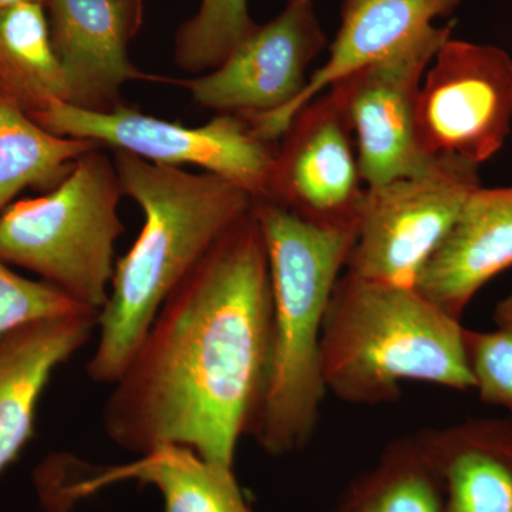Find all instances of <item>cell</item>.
Segmentation results:
<instances>
[{"instance_id":"6da1fadb","label":"cell","mask_w":512,"mask_h":512,"mask_svg":"<svg viewBox=\"0 0 512 512\" xmlns=\"http://www.w3.org/2000/svg\"><path fill=\"white\" fill-rule=\"evenodd\" d=\"M272 315L268 254L251 210L165 299L113 383L103 412L110 440L140 456L183 446L234 467L264 402Z\"/></svg>"},{"instance_id":"7a4b0ae2","label":"cell","mask_w":512,"mask_h":512,"mask_svg":"<svg viewBox=\"0 0 512 512\" xmlns=\"http://www.w3.org/2000/svg\"><path fill=\"white\" fill-rule=\"evenodd\" d=\"M123 194L140 205L144 224L114 269L109 301L99 313V342L87 363L94 382L114 383L171 292L184 281L254 198L210 173L148 163L114 151Z\"/></svg>"},{"instance_id":"3957f363","label":"cell","mask_w":512,"mask_h":512,"mask_svg":"<svg viewBox=\"0 0 512 512\" xmlns=\"http://www.w3.org/2000/svg\"><path fill=\"white\" fill-rule=\"evenodd\" d=\"M252 211L264 237L274 299L268 382L252 436L266 453L285 456L305 447L318 426L328 393L323 323L356 228L318 227L271 200H254Z\"/></svg>"},{"instance_id":"277c9868","label":"cell","mask_w":512,"mask_h":512,"mask_svg":"<svg viewBox=\"0 0 512 512\" xmlns=\"http://www.w3.org/2000/svg\"><path fill=\"white\" fill-rule=\"evenodd\" d=\"M326 390L352 404L392 403L404 382L474 389L464 328L416 286L343 274L323 323Z\"/></svg>"},{"instance_id":"5b68a950","label":"cell","mask_w":512,"mask_h":512,"mask_svg":"<svg viewBox=\"0 0 512 512\" xmlns=\"http://www.w3.org/2000/svg\"><path fill=\"white\" fill-rule=\"evenodd\" d=\"M113 158L89 151L53 190L10 204L0 215V259L45 278L99 312L109 301L114 249L124 232Z\"/></svg>"},{"instance_id":"8992f818","label":"cell","mask_w":512,"mask_h":512,"mask_svg":"<svg viewBox=\"0 0 512 512\" xmlns=\"http://www.w3.org/2000/svg\"><path fill=\"white\" fill-rule=\"evenodd\" d=\"M32 117L59 136L94 141L148 163L194 165L237 185L254 200L268 198L271 191L278 143L258 136L247 119L235 114H217L202 126L190 127L124 104L93 111L53 101Z\"/></svg>"},{"instance_id":"52a82bcc","label":"cell","mask_w":512,"mask_h":512,"mask_svg":"<svg viewBox=\"0 0 512 512\" xmlns=\"http://www.w3.org/2000/svg\"><path fill=\"white\" fill-rule=\"evenodd\" d=\"M480 167L436 157L423 174L366 187L346 274L414 286L464 204L481 187Z\"/></svg>"},{"instance_id":"ba28073f","label":"cell","mask_w":512,"mask_h":512,"mask_svg":"<svg viewBox=\"0 0 512 512\" xmlns=\"http://www.w3.org/2000/svg\"><path fill=\"white\" fill-rule=\"evenodd\" d=\"M512 127V57L495 45L448 39L421 82L416 136L429 158L478 165L504 147Z\"/></svg>"},{"instance_id":"9c48e42d","label":"cell","mask_w":512,"mask_h":512,"mask_svg":"<svg viewBox=\"0 0 512 512\" xmlns=\"http://www.w3.org/2000/svg\"><path fill=\"white\" fill-rule=\"evenodd\" d=\"M453 28L431 25L329 87L352 127L366 187L423 174L436 161L420 150L416 106L424 74Z\"/></svg>"},{"instance_id":"30bf717a","label":"cell","mask_w":512,"mask_h":512,"mask_svg":"<svg viewBox=\"0 0 512 512\" xmlns=\"http://www.w3.org/2000/svg\"><path fill=\"white\" fill-rule=\"evenodd\" d=\"M328 46L313 2L288 0L211 72L177 80L192 100L217 114L272 116L291 107L308 84L309 67Z\"/></svg>"},{"instance_id":"8fae6325","label":"cell","mask_w":512,"mask_h":512,"mask_svg":"<svg viewBox=\"0 0 512 512\" xmlns=\"http://www.w3.org/2000/svg\"><path fill=\"white\" fill-rule=\"evenodd\" d=\"M366 184L345 111L330 90L293 117L278 141L268 198L325 228H356Z\"/></svg>"},{"instance_id":"7c38bea8","label":"cell","mask_w":512,"mask_h":512,"mask_svg":"<svg viewBox=\"0 0 512 512\" xmlns=\"http://www.w3.org/2000/svg\"><path fill=\"white\" fill-rule=\"evenodd\" d=\"M53 49L66 76L69 101L93 111L120 106L124 84L163 82L140 72L128 57V42L143 13L141 0H46Z\"/></svg>"},{"instance_id":"4fadbf2b","label":"cell","mask_w":512,"mask_h":512,"mask_svg":"<svg viewBox=\"0 0 512 512\" xmlns=\"http://www.w3.org/2000/svg\"><path fill=\"white\" fill-rule=\"evenodd\" d=\"M466 0H343L340 26L329 57L309 76L299 99L285 111L248 119L258 136L278 143L293 117L342 77L386 56L447 18Z\"/></svg>"},{"instance_id":"5bb4252c","label":"cell","mask_w":512,"mask_h":512,"mask_svg":"<svg viewBox=\"0 0 512 512\" xmlns=\"http://www.w3.org/2000/svg\"><path fill=\"white\" fill-rule=\"evenodd\" d=\"M511 266L512 185H481L468 197L414 286L460 320L476 293Z\"/></svg>"},{"instance_id":"9a60e30c","label":"cell","mask_w":512,"mask_h":512,"mask_svg":"<svg viewBox=\"0 0 512 512\" xmlns=\"http://www.w3.org/2000/svg\"><path fill=\"white\" fill-rule=\"evenodd\" d=\"M99 313L37 320L0 339V473L35 431L37 403L53 372L89 342Z\"/></svg>"},{"instance_id":"2e32d148","label":"cell","mask_w":512,"mask_h":512,"mask_svg":"<svg viewBox=\"0 0 512 512\" xmlns=\"http://www.w3.org/2000/svg\"><path fill=\"white\" fill-rule=\"evenodd\" d=\"M444 512H512V419H468L416 433Z\"/></svg>"},{"instance_id":"e0dca14e","label":"cell","mask_w":512,"mask_h":512,"mask_svg":"<svg viewBox=\"0 0 512 512\" xmlns=\"http://www.w3.org/2000/svg\"><path fill=\"white\" fill-rule=\"evenodd\" d=\"M123 481L156 487L165 512H254L232 468L210 463L183 446H161L133 463L93 468L90 476L46 491L45 498L55 511H63L74 501Z\"/></svg>"},{"instance_id":"ac0fdd59","label":"cell","mask_w":512,"mask_h":512,"mask_svg":"<svg viewBox=\"0 0 512 512\" xmlns=\"http://www.w3.org/2000/svg\"><path fill=\"white\" fill-rule=\"evenodd\" d=\"M42 3L0 9V94L30 113L69 101Z\"/></svg>"},{"instance_id":"d6986e66","label":"cell","mask_w":512,"mask_h":512,"mask_svg":"<svg viewBox=\"0 0 512 512\" xmlns=\"http://www.w3.org/2000/svg\"><path fill=\"white\" fill-rule=\"evenodd\" d=\"M94 141L59 136L0 94V215L29 187H56Z\"/></svg>"},{"instance_id":"ffe728a7","label":"cell","mask_w":512,"mask_h":512,"mask_svg":"<svg viewBox=\"0 0 512 512\" xmlns=\"http://www.w3.org/2000/svg\"><path fill=\"white\" fill-rule=\"evenodd\" d=\"M332 512H444L439 484L416 434L386 446L343 491Z\"/></svg>"},{"instance_id":"44dd1931","label":"cell","mask_w":512,"mask_h":512,"mask_svg":"<svg viewBox=\"0 0 512 512\" xmlns=\"http://www.w3.org/2000/svg\"><path fill=\"white\" fill-rule=\"evenodd\" d=\"M256 28L248 0H201L198 12L177 32L175 62L187 73L211 72Z\"/></svg>"},{"instance_id":"7402d4cb","label":"cell","mask_w":512,"mask_h":512,"mask_svg":"<svg viewBox=\"0 0 512 512\" xmlns=\"http://www.w3.org/2000/svg\"><path fill=\"white\" fill-rule=\"evenodd\" d=\"M86 312L94 311L84 308L56 285L15 274L0 259V339L37 320Z\"/></svg>"},{"instance_id":"603a6c76","label":"cell","mask_w":512,"mask_h":512,"mask_svg":"<svg viewBox=\"0 0 512 512\" xmlns=\"http://www.w3.org/2000/svg\"><path fill=\"white\" fill-rule=\"evenodd\" d=\"M467 365L481 400L504 407L512 419V328L490 332L464 328Z\"/></svg>"},{"instance_id":"cb8c5ba5","label":"cell","mask_w":512,"mask_h":512,"mask_svg":"<svg viewBox=\"0 0 512 512\" xmlns=\"http://www.w3.org/2000/svg\"><path fill=\"white\" fill-rule=\"evenodd\" d=\"M494 320L497 326L512 328V292L495 306Z\"/></svg>"},{"instance_id":"d4e9b609","label":"cell","mask_w":512,"mask_h":512,"mask_svg":"<svg viewBox=\"0 0 512 512\" xmlns=\"http://www.w3.org/2000/svg\"><path fill=\"white\" fill-rule=\"evenodd\" d=\"M20 3H42V5L46 6V0H0V9L20 5Z\"/></svg>"},{"instance_id":"484cf974","label":"cell","mask_w":512,"mask_h":512,"mask_svg":"<svg viewBox=\"0 0 512 512\" xmlns=\"http://www.w3.org/2000/svg\"><path fill=\"white\" fill-rule=\"evenodd\" d=\"M305 2H313V0H305Z\"/></svg>"}]
</instances>
